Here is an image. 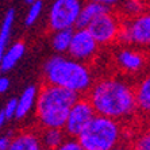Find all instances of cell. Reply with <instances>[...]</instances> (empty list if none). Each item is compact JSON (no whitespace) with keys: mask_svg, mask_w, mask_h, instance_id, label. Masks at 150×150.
Here are the masks:
<instances>
[{"mask_svg":"<svg viewBox=\"0 0 150 150\" xmlns=\"http://www.w3.org/2000/svg\"><path fill=\"white\" fill-rule=\"evenodd\" d=\"M92 1H98V3H101V4H104V6L111 8V7H115V6L120 4L122 0H92Z\"/></svg>","mask_w":150,"mask_h":150,"instance_id":"484cf974","label":"cell"},{"mask_svg":"<svg viewBox=\"0 0 150 150\" xmlns=\"http://www.w3.org/2000/svg\"><path fill=\"white\" fill-rule=\"evenodd\" d=\"M81 8V0H54L47 12L49 30L57 31L77 27Z\"/></svg>","mask_w":150,"mask_h":150,"instance_id":"5b68a950","label":"cell"},{"mask_svg":"<svg viewBox=\"0 0 150 150\" xmlns=\"http://www.w3.org/2000/svg\"><path fill=\"white\" fill-rule=\"evenodd\" d=\"M111 150H135V147L133 146V145H127V143H119L118 146H115L114 149Z\"/></svg>","mask_w":150,"mask_h":150,"instance_id":"4316f807","label":"cell"},{"mask_svg":"<svg viewBox=\"0 0 150 150\" xmlns=\"http://www.w3.org/2000/svg\"><path fill=\"white\" fill-rule=\"evenodd\" d=\"M41 137L33 130H25L12 135L11 145L7 150H42Z\"/></svg>","mask_w":150,"mask_h":150,"instance_id":"5bb4252c","label":"cell"},{"mask_svg":"<svg viewBox=\"0 0 150 150\" xmlns=\"http://www.w3.org/2000/svg\"><path fill=\"white\" fill-rule=\"evenodd\" d=\"M39 89L35 85H27L18 98L16 120H23L35 111Z\"/></svg>","mask_w":150,"mask_h":150,"instance_id":"8fae6325","label":"cell"},{"mask_svg":"<svg viewBox=\"0 0 150 150\" xmlns=\"http://www.w3.org/2000/svg\"><path fill=\"white\" fill-rule=\"evenodd\" d=\"M141 1H147V0H141Z\"/></svg>","mask_w":150,"mask_h":150,"instance_id":"f546056e","label":"cell"},{"mask_svg":"<svg viewBox=\"0 0 150 150\" xmlns=\"http://www.w3.org/2000/svg\"><path fill=\"white\" fill-rule=\"evenodd\" d=\"M16 110H18V98H11L6 101V104L3 105V108L0 111H3V114L7 118V122L16 119Z\"/></svg>","mask_w":150,"mask_h":150,"instance_id":"603a6c76","label":"cell"},{"mask_svg":"<svg viewBox=\"0 0 150 150\" xmlns=\"http://www.w3.org/2000/svg\"><path fill=\"white\" fill-rule=\"evenodd\" d=\"M41 137L42 146L49 150H56L57 147L64 142L67 138V133L64 129H57V127H47V129H42L39 133Z\"/></svg>","mask_w":150,"mask_h":150,"instance_id":"e0dca14e","label":"cell"},{"mask_svg":"<svg viewBox=\"0 0 150 150\" xmlns=\"http://www.w3.org/2000/svg\"><path fill=\"white\" fill-rule=\"evenodd\" d=\"M120 15L123 19L133 18L139 15L141 12L146 11L147 1H141V0H122L120 1Z\"/></svg>","mask_w":150,"mask_h":150,"instance_id":"d6986e66","label":"cell"},{"mask_svg":"<svg viewBox=\"0 0 150 150\" xmlns=\"http://www.w3.org/2000/svg\"><path fill=\"white\" fill-rule=\"evenodd\" d=\"M134 92L138 112L150 118V73H145L134 84Z\"/></svg>","mask_w":150,"mask_h":150,"instance_id":"4fadbf2b","label":"cell"},{"mask_svg":"<svg viewBox=\"0 0 150 150\" xmlns=\"http://www.w3.org/2000/svg\"><path fill=\"white\" fill-rule=\"evenodd\" d=\"M15 19H16L15 10L14 8H8L6 11V14H4V18L1 21V26H0V53H3L8 47V45H10Z\"/></svg>","mask_w":150,"mask_h":150,"instance_id":"ac0fdd59","label":"cell"},{"mask_svg":"<svg viewBox=\"0 0 150 150\" xmlns=\"http://www.w3.org/2000/svg\"><path fill=\"white\" fill-rule=\"evenodd\" d=\"M79 98L80 95L69 89L45 83L43 87L39 88L38 100L34 111L37 123L42 129H64L68 114Z\"/></svg>","mask_w":150,"mask_h":150,"instance_id":"3957f363","label":"cell"},{"mask_svg":"<svg viewBox=\"0 0 150 150\" xmlns=\"http://www.w3.org/2000/svg\"><path fill=\"white\" fill-rule=\"evenodd\" d=\"M133 146L135 147V150H150V129L137 135L133 142Z\"/></svg>","mask_w":150,"mask_h":150,"instance_id":"44dd1931","label":"cell"},{"mask_svg":"<svg viewBox=\"0 0 150 150\" xmlns=\"http://www.w3.org/2000/svg\"><path fill=\"white\" fill-rule=\"evenodd\" d=\"M73 34H74V28L52 31V35H50V46L56 52V54H65V53L69 52Z\"/></svg>","mask_w":150,"mask_h":150,"instance_id":"2e32d148","label":"cell"},{"mask_svg":"<svg viewBox=\"0 0 150 150\" xmlns=\"http://www.w3.org/2000/svg\"><path fill=\"white\" fill-rule=\"evenodd\" d=\"M42 73L45 83L62 87L77 95L88 93L96 81L88 64L64 54H56L46 59Z\"/></svg>","mask_w":150,"mask_h":150,"instance_id":"7a4b0ae2","label":"cell"},{"mask_svg":"<svg viewBox=\"0 0 150 150\" xmlns=\"http://www.w3.org/2000/svg\"><path fill=\"white\" fill-rule=\"evenodd\" d=\"M98 115L93 105L88 98H79L72 105L68 119L65 123V133L69 137H80V134L87 129V126L92 122V119Z\"/></svg>","mask_w":150,"mask_h":150,"instance_id":"9c48e42d","label":"cell"},{"mask_svg":"<svg viewBox=\"0 0 150 150\" xmlns=\"http://www.w3.org/2000/svg\"><path fill=\"white\" fill-rule=\"evenodd\" d=\"M149 6H150V3H149Z\"/></svg>","mask_w":150,"mask_h":150,"instance_id":"4dcf8cb0","label":"cell"},{"mask_svg":"<svg viewBox=\"0 0 150 150\" xmlns=\"http://www.w3.org/2000/svg\"><path fill=\"white\" fill-rule=\"evenodd\" d=\"M26 53L25 42L16 41L11 43L3 53H0V70L1 73H7L18 65Z\"/></svg>","mask_w":150,"mask_h":150,"instance_id":"7c38bea8","label":"cell"},{"mask_svg":"<svg viewBox=\"0 0 150 150\" xmlns=\"http://www.w3.org/2000/svg\"><path fill=\"white\" fill-rule=\"evenodd\" d=\"M99 50H100V43L96 41V38L88 28L79 27L74 30L68 56L77 61L89 64L98 57Z\"/></svg>","mask_w":150,"mask_h":150,"instance_id":"30bf717a","label":"cell"},{"mask_svg":"<svg viewBox=\"0 0 150 150\" xmlns=\"http://www.w3.org/2000/svg\"><path fill=\"white\" fill-rule=\"evenodd\" d=\"M10 88H11L10 77H7L6 74L3 73V76L0 77V92H1V93H6V92H8Z\"/></svg>","mask_w":150,"mask_h":150,"instance_id":"d4e9b609","label":"cell"},{"mask_svg":"<svg viewBox=\"0 0 150 150\" xmlns=\"http://www.w3.org/2000/svg\"><path fill=\"white\" fill-rule=\"evenodd\" d=\"M56 150H85V147L83 146V143L80 142L79 137H69L68 135L64 142L57 147Z\"/></svg>","mask_w":150,"mask_h":150,"instance_id":"7402d4cb","label":"cell"},{"mask_svg":"<svg viewBox=\"0 0 150 150\" xmlns=\"http://www.w3.org/2000/svg\"><path fill=\"white\" fill-rule=\"evenodd\" d=\"M110 10H111V8L104 6V4L98 3V1H92V0H88L85 4H83L77 27L87 28L92 22H95L99 16H101V15L105 14V12Z\"/></svg>","mask_w":150,"mask_h":150,"instance_id":"9a60e30c","label":"cell"},{"mask_svg":"<svg viewBox=\"0 0 150 150\" xmlns=\"http://www.w3.org/2000/svg\"><path fill=\"white\" fill-rule=\"evenodd\" d=\"M114 62L119 72L126 76H138L146 70L149 57L146 52L138 46L122 43L114 52Z\"/></svg>","mask_w":150,"mask_h":150,"instance_id":"52a82bcc","label":"cell"},{"mask_svg":"<svg viewBox=\"0 0 150 150\" xmlns=\"http://www.w3.org/2000/svg\"><path fill=\"white\" fill-rule=\"evenodd\" d=\"M34 1H37V0H25V3L27 4V6H30V4H33Z\"/></svg>","mask_w":150,"mask_h":150,"instance_id":"83f0119b","label":"cell"},{"mask_svg":"<svg viewBox=\"0 0 150 150\" xmlns=\"http://www.w3.org/2000/svg\"><path fill=\"white\" fill-rule=\"evenodd\" d=\"M122 23L123 19H120L119 15L114 14L110 10L101 16H99L95 22H92L87 28L92 33V35L100 43V46H108L119 41Z\"/></svg>","mask_w":150,"mask_h":150,"instance_id":"ba28073f","label":"cell"},{"mask_svg":"<svg viewBox=\"0 0 150 150\" xmlns=\"http://www.w3.org/2000/svg\"><path fill=\"white\" fill-rule=\"evenodd\" d=\"M88 99L96 114L119 122L129 120L138 112L134 85L125 77L107 76L96 80L88 92Z\"/></svg>","mask_w":150,"mask_h":150,"instance_id":"6da1fadb","label":"cell"},{"mask_svg":"<svg viewBox=\"0 0 150 150\" xmlns=\"http://www.w3.org/2000/svg\"><path fill=\"white\" fill-rule=\"evenodd\" d=\"M43 8H45V4L42 0H37L33 4H30L27 8V12L25 15V26L26 27H31L34 26L38 19L41 18L42 12H43Z\"/></svg>","mask_w":150,"mask_h":150,"instance_id":"ffe728a7","label":"cell"},{"mask_svg":"<svg viewBox=\"0 0 150 150\" xmlns=\"http://www.w3.org/2000/svg\"><path fill=\"white\" fill-rule=\"evenodd\" d=\"M123 137L125 131L119 120L98 114L79 139L85 150H111L122 143Z\"/></svg>","mask_w":150,"mask_h":150,"instance_id":"277c9868","label":"cell"},{"mask_svg":"<svg viewBox=\"0 0 150 150\" xmlns=\"http://www.w3.org/2000/svg\"><path fill=\"white\" fill-rule=\"evenodd\" d=\"M42 150H49V149H45V147H43V149H42Z\"/></svg>","mask_w":150,"mask_h":150,"instance_id":"f1b7e54d","label":"cell"},{"mask_svg":"<svg viewBox=\"0 0 150 150\" xmlns=\"http://www.w3.org/2000/svg\"><path fill=\"white\" fill-rule=\"evenodd\" d=\"M119 42L141 49H150V10L123 19Z\"/></svg>","mask_w":150,"mask_h":150,"instance_id":"8992f818","label":"cell"},{"mask_svg":"<svg viewBox=\"0 0 150 150\" xmlns=\"http://www.w3.org/2000/svg\"><path fill=\"white\" fill-rule=\"evenodd\" d=\"M12 135L14 134L11 133H6L1 135V138H0V150H7L10 147L11 141H12Z\"/></svg>","mask_w":150,"mask_h":150,"instance_id":"cb8c5ba5","label":"cell"}]
</instances>
